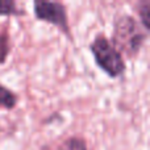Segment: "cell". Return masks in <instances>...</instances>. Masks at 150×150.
Segmentation results:
<instances>
[{
	"label": "cell",
	"instance_id": "cell-5",
	"mask_svg": "<svg viewBox=\"0 0 150 150\" xmlns=\"http://www.w3.org/2000/svg\"><path fill=\"white\" fill-rule=\"evenodd\" d=\"M137 13L140 16L141 24H142L145 32H149V29H150V3L149 1L140 3L137 7Z\"/></svg>",
	"mask_w": 150,
	"mask_h": 150
},
{
	"label": "cell",
	"instance_id": "cell-6",
	"mask_svg": "<svg viewBox=\"0 0 150 150\" xmlns=\"http://www.w3.org/2000/svg\"><path fill=\"white\" fill-rule=\"evenodd\" d=\"M23 11L12 0H0V16H17L23 15Z\"/></svg>",
	"mask_w": 150,
	"mask_h": 150
},
{
	"label": "cell",
	"instance_id": "cell-1",
	"mask_svg": "<svg viewBox=\"0 0 150 150\" xmlns=\"http://www.w3.org/2000/svg\"><path fill=\"white\" fill-rule=\"evenodd\" d=\"M148 38V33L141 28L134 17L129 15H121L116 17L113 24V34L111 44L120 54L133 58L140 53Z\"/></svg>",
	"mask_w": 150,
	"mask_h": 150
},
{
	"label": "cell",
	"instance_id": "cell-3",
	"mask_svg": "<svg viewBox=\"0 0 150 150\" xmlns=\"http://www.w3.org/2000/svg\"><path fill=\"white\" fill-rule=\"evenodd\" d=\"M34 15L38 20L49 23L52 25L59 28L66 36L70 37V26H69L67 12L63 4L57 1H45L37 0L33 4Z\"/></svg>",
	"mask_w": 150,
	"mask_h": 150
},
{
	"label": "cell",
	"instance_id": "cell-4",
	"mask_svg": "<svg viewBox=\"0 0 150 150\" xmlns=\"http://www.w3.org/2000/svg\"><path fill=\"white\" fill-rule=\"evenodd\" d=\"M16 104H17V95L5 86L0 84V108L13 109Z\"/></svg>",
	"mask_w": 150,
	"mask_h": 150
},
{
	"label": "cell",
	"instance_id": "cell-8",
	"mask_svg": "<svg viewBox=\"0 0 150 150\" xmlns=\"http://www.w3.org/2000/svg\"><path fill=\"white\" fill-rule=\"evenodd\" d=\"M58 150H87V145H86L84 140H82V138L71 137L69 140H66Z\"/></svg>",
	"mask_w": 150,
	"mask_h": 150
},
{
	"label": "cell",
	"instance_id": "cell-7",
	"mask_svg": "<svg viewBox=\"0 0 150 150\" xmlns=\"http://www.w3.org/2000/svg\"><path fill=\"white\" fill-rule=\"evenodd\" d=\"M11 50V45H9V36L7 32H1L0 33V65H4L5 61L8 58Z\"/></svg>",
	"mask_w": 150,
	"mask_h": 150
},
{
	"label": "cell",
	"instance_id": "cell-2",
	"mask_svg": "<svg viewBox=\"0 0 150 150\" xmlns=\"http://www.w3.org/2000/svg\"><path fill=\"white\" fill-rule=\"evenodd\" d=\"M95 63L109 78H119L125 73V61L122 55L115 49L108 38L96 36L90 46Z\"/></svg>",
	"mask_w": 150,
	"mask_h": 150
}]
</instances>
